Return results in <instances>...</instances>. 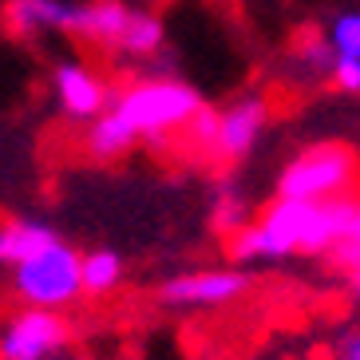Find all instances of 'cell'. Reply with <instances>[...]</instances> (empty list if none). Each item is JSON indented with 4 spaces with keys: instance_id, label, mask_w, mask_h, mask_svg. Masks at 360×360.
<instances>
[{
    "instance_id": "15",
    "label": "cell",
    "mask_w": 360,
    "mask_h": 360,
    "mask_svg": "<svg viewBox=\"0 0 360 360\" xmlns=\"http://www.w3.org/2000/svg\"><path fill=\"white\" fill-rule=\"evenodd\" d=\"M328 44L337 48V56H349V60H360V0H349V4H337V8L328 12L325 20Z\"/></svg>"
},
{
    "instance_id": "19",
    "label": "cell",
    "mask_w": 360,
    "mask_h": 360,
    "mask_svg": "<svg viewBox=\"0 0 360 360\" xmlns=\"http://www.w3.org/2000/svg\"><path fill=\"white\" fill-rule=\"evenodd\" d=\"M349 289H352V297L360 301V269H352V274H349Z\"/></svg>"
},
{
    "instance_id": "8",
    "label": "cell",
    "mask_w": 360,
    "mask_h": 360,
    "mask_svg": "<svg viewBox=\"0 0 360 360\" xmlns=\"http://www.w3.org/2000/svg\"><path fill=\"white\" fill-rule=\"evenodd\" d=\"M254 285V274L238 262L222 265H186L174 269L155 285L159 305L170 313H210V309H226L233 301H242Z\"/></svg>"
},
{
    "instance_id": "7",
    "label": "cell",
    "mask_w": 360,
    "mask_h": 360,
    "mask_svg": "<svg viewBox=\"0 0 360 360\" xmlns=\"http://www.w3.org/2000/svg\"><path fill=\"white\" fill-rule=\"evenodd\" d=\"M119 79L84 52H64L48 64V99H52L56 115L72 123V127H87L91 119H99L115 99Z\"/></svg>"
},
{
    "instance_id": "5",
    "label": "cell",
    "mask_w": 360,
    "mask_h": 360,
    "mask_svg": "<svg viewBox=\"0 0 360 360\" xmlns=\"http://www.w3.org/2000/svg\"><path fill=\"white\" fill-rule=\"evenodd\" d=\"M360 186V159L356 150L337 139H317L293 150L274 170V198H301V202H333L356 194Z\"/></svg>"
},
{
    "instance_id": "13",
    "label": "cell",
    "mask_w": 360,
    "mask_h": 360,
    "mask_svg": "<svg viewBox=\"0 0 360 360\" xmlns=\"http://www.w3.org/2000/svg\"><path fill=\"white\" fill-rule=\"evenodd\" d=\"M254 210L257 206L250 198V191H245V182L233 170H222V179L214 182L210 198H206V222H210V230L226 242V238H233L254 218Z\"/></svg>"
},
{
    "instance_id": "4",
    "label": "cell",
    "mask_w": 360,
    "mask_h": 360,
    "mask_svg": "<svg viewBox=\"0 0 360 360\" xmlns=\"http://www.w3.org/2000/svg\"><path fill=\"white\" fill-rule=\"evenodd\" d=\"M269 123H274V99L265 91H242L222 107H206L186 131L182 147L214 170H238L257 155L262 139L269 135Z\"/></svg>"
},
{
    "instance_id": "11",
    "label": "cell",
    "mask_w": 360,
    "mask_h": 360,
    "mask_svg": "<svg viewBox=\"0 0 360 360\" xmlns=\"http://www.w3.org/2000/svg\"><path fill=\"white\" fill-rule=\"evenodd\" d=\"M60 238L64 233L56 230L48 218H36V214H4L0 218V274L24 265L28 257H36L40 250H48Z\"/></svg>"
},
{
    "instance_id": "9",
    "label": "cell",
    "mask_w": 360,
    "mask_h": 360,
    "mask_svg": "<svg viewBox=\"0 0 360 360\" xmlns=\"http://www.w3.org/2000/svg\"><path fill=\"white\" fill-rule=\"evenodd\" d=\"M0 360H84L75 349V325L56 309L16 305L0 317Z\"/></svg>"
},
{
    "instance_id": "1",
    "label": "cell",
    "mask_w": 360,
    "mask_h": 360,
    "mask_svg": "<svg viewBox=\"0 0 360 360\" xmlns=\"http://www.w3.org/2000/svg\"><path fill=\"white\" fill-rule=\"evenodd\" d=\"M202 87L167 68H143L115 87V99L99 119L79 127V147L91 162H119L131 150L182 147L194 119L206 111Z\"/></svg>"
},
{
    "instance_id": "6",
    "label": "cell",
    "mask_w": 360,
    "mask_h": 360,
    "mask_svg": "<svg viewBox=\"0 0 360 360\" xmlns=\"http://www.w3.org/2000/svg\"><path fill=\"white\" fill-rule=\"evenodd\" d=\"M8 289L16 305L68 313L72 305L84 301V250L60 238L24 265L8 269Z\"/></svg>"
},
{
    "instance_id": "10",
    "label": "cell",
    "mask_w": 360,
    "mask_h": 360,
    "mask_svg": "<svg viewBox=\"0 0 360 360\" xmlns=\"http://www.w3.org/2000/svg\"><path fill=\"white\" fill-rule=\"evenodd\" d=\"M87 0H0V28L20 44H60L79 36Z\"/></svg>"
},
{
    "instance_id": "14",
    "label": "cell",
    "mask_w": 360,
    "mask_h": 360,
    "mask_svg": "<svg viewBox=\"0 0 360 360\" xmlns=\"http://www.w3.org/2000/svg\"><path fill=\"white\" fill-rule=\"evenodd\" d=\"M127 285V257L115 245H96L84 250V297L87 301H107Z\"/></svg>"
},
{
    "instance_id": "18",
    "label": "cell",
    "mask_w": 360,
    "mask_h": 360,
    "mask_svg": "<svg viewBox=\"0 0 360 360\" xmlns=\"http://www.w3.org/2000/svg\"><path fill=\"white\" fill-rule=\"evenodd\" d=\"M333 360H360V321L337 328L333 337Z\"/></svg>"
},
{
    "instance_id": "12",
    "label": "cell",
    "mask_w": 360,
    "mask_h": 360,
    "mask_svg": "<svg viewBox=\"0 0 360 360\" xmlns=\"http://www.w3.org/2000/svg\"><path fill=\"white\" fill-rule=\"evenodd\" d=\"M333 64H337V48L328 44L325 28H305V32H297L293 44L285 48L281 72H285L289 84L317 87V84H328Z\"/></svg>"
},
{
    "instance_id": "3",
    "label": "cell",
    "mask_w": 360,
    "mask_h": 360,
    "mask_svg": "<svg viewBox=\"0 0 360 360\" xmlns=\"http://www.w3.org/2000/svg\"><path fill=\"white\" fill-rule=\"evenodd\" d=\"M167 20L159 8L139 4V0H87L84 20H79V36L75 44H84L91 56L107 60V64L123 68H159L167 56Z\"/></svg>"
},
{
    "instance_id": "17",
    "label": "cell",
    "mask_w": 360,
    "mask_h": 360,
    "mask_svg": "<svg viewBox=\"0 0 360 360\" xmlns=\"http://www.w3.org/2000/svg\"><path fill=\"white\" fill-rule=\"evenodd\" d=\"M328 87H337L340 96L360 99V60L337 56V64H333V75H328Z\"/></svg>"
},
{
    "instance_id": "16",
    "label": "cell",
    "mask_w": 360,
    "mask_h": 360,
    "mask_svg": "<svg viewBox=\"0 0 360 360\" xmlns=\"http://www.w3.org/2000/svg\"><path fill=\"white\" fill-rule=\"evenodd\" d=\"M328 269H337V274L349 277L352 269H360V194L349 198V214H345V230H340L337 245H333V254L325 257Z\"/></svg>"
},
{
    "instance_id": "2",
    "label": "cell",
    "mask_w": 360,
    "mask_h": 360,
    "mask_svg": "<svg viewBox=\"0 0 360 360\" xmlns=\"http://www.w3.org/2000/svg\"><path fill=\"white\" fill-rule=\"evenodd\" d=\"M349 198L352 194L333 202H301L269 194V202L257 206L254 218L233 238H226V254L245 269L285 262H325L345 230Z\"/></svg>"
}]
</instances>
